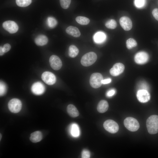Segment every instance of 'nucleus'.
<instances>
[{
    "instance_id": "obj_1",
    "label": "nucleus",
    "mask_w": 158,
    "mask_h": 158,
    "mask_svg": "<svg viewBox=\"0 0 158 158\" xmlns=\"http://www.w3.org/2000/svg\"><path fill=\"white\" fill-rule=\"evenodd\" d=\"M146 126L148 133L154 134L158 133V116L152 115L147 119Z\"/></svg>"
},
{
    "instance_id": "obj_2",
    "label": "nucleus",
    "mask_w": 158,
    "mask_h": 158,
    "mask_svg": "<svg viewBox=\"0 0 158 158\" xmlns=\"http://www.w3.org/2000/svg\"><path fill=\"white\" fill-rule=\"evenodd\" d=\"M96 54L93 52H90L84 54L82 57L81 63L85 66H88L93 64L97 59Z\"/></svg>"
},
{
    "instance_id": "obj_3",
    "label": "nucleus",
    "mask_w": 158,
    "mask_h": 158,
    "mask_svg": "<svg viewBox=\"0 0 158 158\" xmlns=\"http://www.w3.org/2000/svg\"><path fill=\"white\" fill-rule=\"evenodd\" d=\"M123 123L125 127L131 131H136L140 127L139 123L137 120L132 117L126 118L124 119Z\"/></svg>"
},
{
    "instance_id": "obj_4",
    "label": "nucleus",
    "mask_w": 158,
    "mask_h": 158,
    "mask_svg": "<svg viewBox=\"0 0 158 158\" xmlns=\"http://www.w3.org/2000/svg\"><path fill=\"white\" fill-rule=\"evenodd\" d=\"M103 80L102 75L99 73H95L91 75L90 83L91 86L95 88L100 87L102 84Z\"/></svg>"
},
{
    "instance_id": "obj_5",
    "label": "nucleus",
    "mask_w": 158,
    "mask_h": 158,
    "mask_svg": "<svg viewBox=\"0 0 158 158\" xmlns=\"http://www.w3.org/2000/svg\"><path fill=\"white\" fill-rule=\"evenodd\" d=\"M103 126L107 131L111 133L117 132L119 130V126L117 123L112 120L106 121L104 123Z\"/></svg>"
},
{
    "instance_id": "obj_6",
    "label": "nucleus",
    "mask_w": 158,
    "mask_h": 158,
    "mask_svg": "<svg viewBox=\"0 0 158 158\" xmlns=\"http://www.w3.org/2000/svg\"><path fill=\"white\" fill-rule=\"evenodd\" d=\"M8 107L11 112L15 113H17L20 111L21 109L22 103L18 99H12L9 101Z\"/></svg>"
},
{
    "instance_id": "obj_7",
    "label": "nucleus",
    "mask_w": 158,
    "mask_h": 158,
    "mask_svg": "<svg viewBox=\"0 0 158 158\" xmlns=\"http://www.w3.org/2000/svg\"><path fill=\"white\" fill-rule=\"evenodd\" d=\"M3 28L10 33H14L18 30V27L15 22L7 20L4 22L2 24Z\"/></svg>"
},
{
    "instance_id": "obj_8",
    "label": "nucleus",
    "mask_w": 158,
    "mask_h": 158,
    "mask_svg": "<svg viewBox=\"0 0 158 158\" xmlns=\"http://www.w3.org/2000/svg\"><path fill=\"white\" fill-rule=\"evenodd\" d=\"M41 78L46 83L49 85L54 84L56 82V77L55 75L49 71L44 72L42 75Z\"/></svg>"
},
{
    "instance_id": "obj_9",
    "label": "nucleus",
    "mask_w": 158,
    "mask_h": 158,
    "mask_svg": "<svg viewBox=\"0 0 158 158\" xmlns=\"http://www.w3.org/2000/svg\"><path fill=\"white\" fill-rule=\"evenodd\" d=\"M149 58L147 53L145 51H141L136 54L134 56V60L137 63L142 64L147 63Z\"/></svg>"
},
{
    "instance_id": "obj_10",
    "label": "nucleus",
    "mask_w": 158,
    "mask_h": 158,
    "mask_svg": "<svg viewBox=\"0 0 158 158\" xmlns=\"http://www.w3.org/2000/svg\"><path fill=\"white\" fill-rule=\"evenodd\" d=\"M49 62L51 67L55 70L60 69L62 66V62L61 59L56 55H52L50 56Z\"/></svg>"
},
{
    "instance_id": "obj_11",
    "label": "nucleus",
    "mask_w": 158,
    "mask_h": 158,
    "mask_svg": "<svg viewBox=\"0 0 158 158\" xmlns=\"http://www.w3.org/2000/svg\"><path fill=\"white\" fill-rule=\"evenodd\" d=\"M124 68V66L123 64L120 63H116L110 70V73L113 76H117L123 72Z\"/></svg>"
},
{
    "instance_id": "obj_12",
    "label": "nucleus",
    "mask_w": 158,
    "mask_h": 158,
    "mask_svg": "<svg viewBox=\"0 0 158 158\" xmlns=\"http://www.w3.org/2000/svg\"><path fill=\"white\" fill-rule=\"evenodd\" d=\"M137 97L138 101L141 103H145L150 99V95L147 90H139L137 93Z\"/></svg>"
},
{
    "instance_id": "obj_13",
    "label": "nucleus",
    "mask_w": 158,
    "mask_h": 158,
    "mask_svg": "<svg viewBox=\"0 0 158 158\" xmlns=\"http://www.w3.org/2000/svg\"><path fill=\"white\" fill-rule=\"evenodd\" d=\"M31 89L33 94L37 95H40L44 92L45 87L41 83L37 82L35 83L32 85Z\"/></svg>"
},
{
    "instance_id": "obj_14",
    "label": "nucleus",
    "mask_w": 158,
    "mask_h": 158,
    "mask_svg": "<svg viewBox=\"0 0 158 158\" xmlns=\"http://www.w3.org/2000/svg\"><path fill=\"white\" fill-rule=\"evenodd\" d=\"M120 24L122 28L126 31H129L132 27V23L130 19L128 17L124 16L120 18Z\"/></svg>"
},
{
    "instance_id": "obj_15",
    "label": "nucleus",
    "mask_w": 158,
    "mask_h": 158,
    "mask_svg": "<svg viewBox=\"0 0 158 158\" xmlns=\"http://www.w3.org/2000/svg\"><path fill=\"white\" fill-rule=\"evenodd\" d=\"M106 34L102 31H99L96 32L93 37L94 42L97 44L103 43L106 40Z\"/></svg>"
},
{
    "instance_id": "obj_16",
    "label": "nucleus",
    "mask_w": 158,
    "mask_h": 158,
    "mask_svg": "<svg viewBox=\"0 0 158 158\" xmlns=\"http://www.w3.org/2000/svg\"><path fill=\"white\" fill-rule=\"evenodd\" d=\"M66 31L68 34L75 37H79L80 35L79 30L75 27L69 26L66 28Z\"/></svg>"
},
{
    "instance_id": "obj_17",
    "label": "nucleus",
    "mask_w": 158,
    "mask_h": 158,
    "mask_svg": "<svg viewBox=\"0 0 158 158\" xmlns=\"http://www.w3.org/2000/svg\"><path fill=\"white\" fill-rule=\"evenodd\" d=\"M109 107V104L107 101L102 100L99 103L97 106V110L100 113H103L106 111Z\"/></svg>"
},
{
    "instance_id": "obj_18",
    "label": "nucleus",
    "mask_w": 158,
    "mask_h": 158,
    "mask_svg": "<svg viewBox=\"0 0 158 158\" xmlns=\"http://www.w3.org/2000/svg\"><path fill=\"white\" fill-rule=\"evenodd\" d=\"M48 39L45 35H40L38 36L35 39V42L37 45L42 46L48 42Z\"/></svg>"
},
{
    "instance_id": "obj_19",
    "label": "nucleus",
    "mask_w": 158,
    "mask_h": 158,
    "mask_svg": "<svg viewBox=\"0 0 158 158\" xmlns=\"http://www.w3.org/2000/svg\"><path fill=\"white\" fill-rule=\"evenodd\" d=\"M68 114L71 117H75L79 115V112L73 104L68 105L67 108Z\"/></svg>"
},
{
    "instance_id": "obj_20",
    "label": "nucleus",
    "mask_w": 158,
    "mask_h": 158,
    "mask_svg": "<svg viewBox=\"0 0 158 158\" xmlns=\"http://www.w3.org/2000/svg\"><path fill=\"white\" fill-rule=\"evenodd\" d=\"M42 138V133L40 131H37L31 134L30 139L32 142L36 143L41 141Z\"/></svg>"
},
{
    "instance_id": "obj_21",
    "label": "nucleus",
    "mask_w": 158,
    "mask_h": 158,
    "mask_svg": "<svg viewBox=\"0 0 158 158\" xmlns=\"http://www.w3.org/2000/svg\"><path fill=\"white\" fill-rule=\"evenodd\" d=\"M78 49L74 45H71L69 48L68 55L71 58H74L78 54Z\"/></svg>"
},
{
    "instance_id": "obj_22",
    "label": "nucleus",
    "mask_w": 158,
    "mask_h": 158,
    "mask_svg": "<svg viewBox=\"0 0 158 158\" xmlns=\"http://www.w3.org/2000/svg\"><path fill=\"white\" fill-rule=\"evenodd\" d=\"M71 133L72 136L76 137L80 135V131L78 126L76 124H73L71 126Z\"/></svg>"
},
{
    "instance_id": "obj_23",
    "label": "nucleus",
    "mask_w": 158,
    "mask_h": 158,
    "mask_svg": "<svg viewBox=\"0 0 158 158\" xmlns=\"http://www.w3.org/2000/svg\"><path fill=\"white\" fill-rule=\"evenodd\" d=\"M75 20L78 23L81 25H87L90 22V20L89 18L84 16H78L76 18Z\"/></svg>"
},
{
    "instance_id": "obj_24",
    "label": "nucleus",
    "mask_w": 158,
    "mask_h": 158,
    "mask_svg": "<svg viewBox=\"0 0 158 158\" xmlns=\"http://www.w3.org/2000/svg\"><path fill=\"white\" fill-rule=\"evenodd\" d=\"M47 22L48 27L51 28H54L57 24L56 20L52 17H49L47 18Z\"/></svg>"
},
{
    "instance_id": "obj_25",
    "label": "nucleus",
    "mask_w": 158,
    "mask_h": 158,
    "mask_svg": "<svg viewBox=\"0 0 158 158\" xmlns=\"http://www.w3.org/2000/svg\"><path fill=\"white\" fill-rule=\"evenodd\" d=\"M32 2V0H16L17 5L20 7H25L29 5Z\"/></svg>"
},
{
    "instance_id": "obj_26",
    "label": "nucleus",
    "mask_w": 158,
    "mask_h": 158,
    "mask_svg": "<svg viewBox=\"0 0 158 158\" xmlns=\"http://www.w3.org/2000/svg\"><path fill=\"white\" fill-rule=\"evenodd\" d=\"M127 47L129 49L136 47L137 45L136 41L133 39L130 38L128 39L126 42Z\"/></svg>"
},
{
    "instance_id": "obj_27",
    "label": "nucleus",
    "mask_w": 158,
    "mask_h": 158,
    "mask_svg": "<svg viewBox=\"0 0 158 158\" xmlns=\"http://www.w3.org/2000/svg\"><path fill=\"white\" fill-rule=\"evenodd\" d=\"M105 26L108 28L114 29L117 26L116 21L114 19H111L107 21L105 24Z\"/></svg>"
},
{
    "instance_id": "obj_28",
    "label": "nucleus",
    "mask_w": 158,
    "mask_h": 158,
    "mask_svg": "<svg viewBox=\"0 0 158 158\" xmlns=\"http://www.w3.org/2000/svg\"><path fill=\"white\" fill-rule=\"evenodd\" d=\"M146 0H134V3L136 7L141 8L145 5Z\"/></svg>"
},
{
    "instance_id": "obj_29",
    "label": "nucleus",
    "mask_w": 158,
    "mask_h": 158,
    "mask_svg": "<svg viewBox=\"0 0 158 158\" xmlns=\"http://www.w3.org/2000/svg\"><path fill=\"white\" fill-rule=\"evenodd\" d=\"M60 2L62 8L66 9L69 7L71 0H60Z\"/></svg>"
},
{
    "instance_id": "obj_30",
    "label": "nucleus",
    "mask_w": 158,
    "mask_h": 158,
    "mask_svg": "<svg viewBox=\"0 0 158 158\" xmlns=\"http://www.w3.org/2000/svg\"><path fill=\"white\" fill-rule=\"evenodd\" d=\"M138 90H144L148 91L149 89L147 84L144 81H141L139 83L138 85Z\"/></svg>"
},
{
    "instance_id": "obj_31",
    "label": "nucleus",
    "mask_w": 158,
    "mask_h": 158,
    "mask_svg": "<svg viewBox=\"0 0 158 158\" xmlns=\"http://www.w3.org/2000/svg\"><path fill=\"white\" fill-rule=\"evenodd\" d=\"M0 96H2L5 93L6 91V88L5 83L1 81L0 82Z\"/></svg>"
},
{
    "instance_id": "obj_32",
    "label": "nucleus",
    "mask_w": 158,
    "mask_h": 158,
    "mask_svg": "<svg viewBox=\"0 0 158 158\" xmlns=\"http://www.w3.org/2000/svg\"><path fill=\"white\" fill-rule=\"evenodd\" d=\"M90 157V153L87 150H84L82 153V157L83 158H89Z\"/></svg>"
},
{
    "instance_id": "obj_33",
    "label": "nucleus",
    "mask_w": 158,
    "mask_h": 158,
    "mask_svg": "<svg viewBox=\"0 0 158 158\" xmlns=\"http://www.w3.org/2000/svg\"><path fill=\"white\" fill-rule=\"evenodd\" d=\"M11 48V45L9 44H6L4 45L2 47V50L4 53H6L10 50Z\"/></svg>"
},
{
    "instance_id": "obj_34",
    "label": "nucleus",
    "mask_w": 158,
    "mask_h": 158,
    "mask_svg": "<svg viewBox=\"0 0 158 158\" xmlns=\"http://www.w3.org/2000/svg\"><path fill=\"white\" fill-rule=\"evenodd\" d=\"M152 14L155 19L158 21V9L155 8L152 11Z\"/></svg>"
},
{
    "instance_id": "obj_35",
    "label": "nucleus",
    "mask_w": 158,
    "mask_h": 158,
    "mask_svg": "<svg viewBox=\"0 0 158 158\" xmlns=\"http://www.w3.org/2000/svg\"><path fill=\"white\" fill-rule=\"evenodd\" d=\"M115 92L116 91L114 89H111L107 92V96L108 97H111L114 95Z\"/></svg>"
},
{
    "instance_id": "obj_36",
    "label": "nucleus",
    "mask_w": 158,
    "mask_h": 158,
    "mask_svg": "<svg viewBox=\"0 0 158 158\" xmlns=\"http://www.w3.org/2000/svg\"><path fill=\"white\" fill-rule=\"evenodd\" d=\"M111 79L110 78H108L103 79L102 81V83L103 84H107L110 83L111 82Z\"/></svg>"
},
{
    "instance_id": "obj_37",
    "label": "nucleus",
    "mask_w": 158,
    "mask_h": 158,
    "mask_svg": "<svg viewBox=\"0 0 158 158\" xmlns=\"http://www.w3.org/2000/svg\"><path fill=\"white\" fill-rule=\"evenodd\" d=\"M4 53L3 52L2 50V47L1 46H0V56H2L3 55Z\"/></svg>"
}]
</instances>
